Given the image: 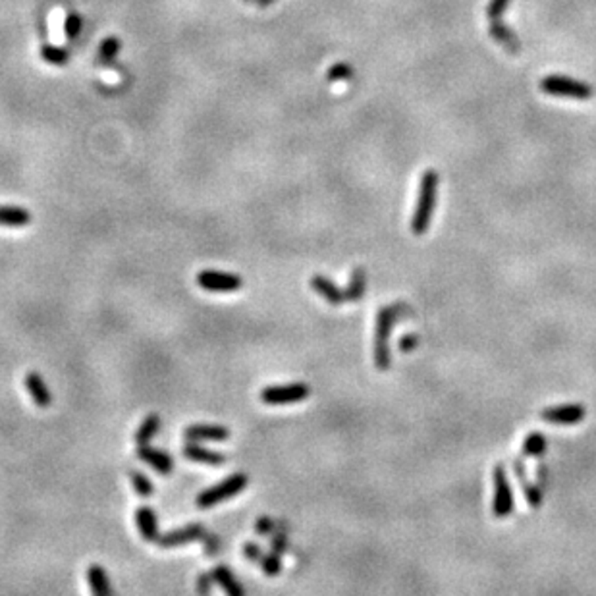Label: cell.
<instances>
[{"mask_svg":"<svg viewBox=\"0 0 596 596\" xmlns=\"http://www.w3.org/2000/svg\"><path fill=\"white\" fill-rule=\"evenodd\" d=\"M438 172L437 170H427L421 178V186H419V199H417L415 210L411 216V234L415 236H423L427 234V230L430 228L432 222V215H434V207H437V197H438Z\"/></svg>","mask_w":596,"mask_h":596,"instance_id":"1","label":"cell"},{"mask_svg":"<svg viewBox=\"0 0 596 596\" xmlns=\"http://www.w3.org/2000/svg\"><path fill=\"white\" fill-rule=\"evenodd\" d=\"M400 305L382 307L376 315L375 344H373V359L378 371H388L392 365V352H390V332L398 320Z\"/></svg>","mask_w":596,"mask_h":596,"instance_id":"2","label":"cell"},{"mask_svg":"<svg viewBox=\"0 0 596 596\" xmlns=\"http://www.w3.org/2000/svg\"><path fill=\"white\" fill-rule=\"evenodd\" d=\"M247 483H249V477H247L245 473H236V475H232V477L224 478L218 485L203 490V493L197 496V506L203 507V510H205V507L216 506V504H220L224 500H228L232 498V496L242 493L243 488L247 486Z\"/></svg>","mask_w":596,"mask_h":596,"instance_id":"3","label":"cell"},{"mask_svg":"<svg viewBox=\"0 0 596 596\" xmlns=\"http://www.w3.org/2000/svg\"><path fill=\"white\" fill-rule=\"evenodd\" d=\"M541 89L554 97H569L577 99V101L592 97V87L589 84H583V81L566 76H546L541 81Z\"/></svg>","mask_w":596,"mask_h":596,"instance_id":"4","label":"cell"},{"mask_svg":"<svg viewBox=\"0 0 596 596\" xmlns=\"http://www.w3.org/2000/svg\"><path fill=\"white\" fill-rule=\"evenodd\" d=\"M493 483H494V500H493V513L502 519L512 515L513 512V493L510 478H507L506 467L498 463L493 471Z\"/></svg>","mask_w":596,"mask_h":596,"instance_id":"5","label":"cell"},{"mask_svg":"<svg viewBox=\"0 0 596 596\" xmlns=\"http://www.w3.org/2000/svg\"><path fill=\"white\" fill-rule=\"evenodd\" d=\"M311 394V388L303 382L286 384V386H269L261 392V402L266 405H286V403L303 402Z\"/></svg>","mask_w":596,"mask_h":596,"instance_id":"6","label":"cell"},{"mask_svg":"<svg viewBox=\"0 0 596 596\" xmlns=\"http://www.w3.org/2000/svg\"><path fill=\"white\" fill-rule=\"evenodd\" d=\"M197 284L205 291H216V293H228L237 291L243 286V280L237 274L220 271H201L197 274Z\"/></svg>","mask_w":596,"mask_h":596,"instance_id":"7","label":"cell"},{"mask_svg":"<svg viewBox=\"0 0 596 596\" xmlns=\"http://www.w3.org/2000/svg\"><path fill=\"white\" fill-rule=\"evenodd\" d=\"M587 417V407L581 403H563L541 411V419L552 424H577Z\"/></svg>","mask_w":596,"mask_h":596,"instance_id":"8","label":"cell"},{"mask_svg":"<svg viewBox=\"0 0 596 596\" xmlns=\"http://www.w3.org/2000/svg\"><path fill=\"white\" fill-rule=\"evenodd\" d=\"M205 534H207V529L203 527V525H188V527L176 529V531H170V533L167 534H160L157 544L162 548L181 546V544H188V542L205 539Z\"/></svg>","mask_w":596,"mask_h":596,"instance_id":"9","label":"cell"},{"mask_svg":"<svg viewBox=\"0 0 596 596\" xmlns=\"http://www.w3.org/2000/svg\"><path fill=\"white\" fill-rule=\"evenodd\" d=\"M311 288L334 307L344 305L347 301L346 290H342L340 286H336L330 278L322 276V274H315L311 278Z\"/></svg>","mask_w":596,"mask_h":596,"instance_id":"10","label":"cell"},{"mask_svg":"<svg viewBox=\"0 0 596 596\" xmlns=\"http://www.w3.org/2000/svg\"><path fill=\"white\" fill-rule=\"evenodd\" d=\"M512 467H513V473H515V477H517V480H519L521 488H523V493H525V498H527L529 506L541 507V504H542L541 486L533 485V483L529 480L527 469H525V463L521 461V458H513Z\"/></svg>","mask_w":596,"mask_h":596,"instance_id":"11","label":"cell"},{"mask_svg":"<svg viewBox=\"0 0 596 596\" xmlns=\"http://www.w3.org/2000/svg\"><path fill=\"white\" fill-rule=\"evenodd\" d=\"M186 438L189 442H199V440H226L230 438V430L222 424H189L186 429Z\"/></svg>","mask_w":596,"mask_h":596,"instance_id":"12","label":"cell"},{"mask_svg":"<svg viewBox=\"0 0 596 596\" xmlns=\"http://www.w3.org/2000/svg\"><path fill=\"white\" fill-rule=\"evenodd\" d=\"M23 384H26V388H28L29 395H31V400H33V403L37 407H50L52 395H50L49 386L45 384V381H43V376L39 375V373H28Z\"/></svg>","mask_w":596,"mask_h":596,"instance_id":"13","label":"cell"},{"mask_svg":"<svg viewBox=\"0 0 596 596\" xmlns=\"http://www.w3.org/2000/svg\"><path fill=\"white\" fill-rule=\"evenodd\" d=\"M137 456L143 459L145 463L151 465L153 469H157L160 475H170V473H172V469H174L172 458H170L168 454H164L162 450H157V448H151V446L143 444V446H139Z\"/></svg>","mask_w":596,"mask_h":596,"instance_id":"14","label":"cell"},{"mask_svg":"<svg viewBox=\"0 0 596 596\" xmlns=\"http://www.w3.org/2000/svg\"><path fill=\"white\" fill-rule=\"evenodd\" d=\"M135 521H137L139 531L143 534V539L147 542H157L159 541V523H157V513L151 507H139L135 512Z\"/></svg>","mask_w":596,"mask_h":596,"instance_id":"15","label":"cell"},{"mask_svg":"<svg viewBox=\"0 0 596 596\" xmlns=\"http://www.w3.org/2000/svg\"><path fill=\"white\" fill-rule=\"evenodd\" d=\"M184 454L186 458L191 459V461H197V463H207V465H222L226 463V456L220 454V451H213L203 448L199 444L189 442L186 448H184Z\"/></svg>","mask_w":596,"mask_h":596,"instance_id":"16","label":"cell"},{"mask_svg":"<svg viewBox=\"0 0 596 596\" xmlns=\"http://www.w3.org/2000/svg\"><path fill=\"white\" fill-rule=\"evenodd\" d=\"M493 39L498 45H502L504 49L510 50V52H519V39L515 37L512 29H507V26H504L500 20H490V28H488Z\"/></svg>","mask_w":596,"mask_h":596,"instance_id":"17","label":"cell"},{"mask_svg":"<svg viewBox=\"0 0 596 596\" xmlns=\"http://www.w3.org/2000/svg\"><path fill=\"white\" fill-rule=\"evenodd\" d=\"M31 213L23 207H8L0 205V226H10V228H21L31 222Z\"/></svg>","mask_w":596,"mask_h":596,"instance_id":"18","label":"cell"},{"mask_svg":"<svg viewBox=\"0 0 596 596\" xmlns=\"http://www.w3.org/2000/svg\"><path fill=\"white\" fill-rule=\"evenodd\" d=\"M87 583H89L91 590H93L95 595H99V596L112 595V587H111V581H108V575H106V571H104L101 566H97V563H93V566H89V569H87Z\"/></svg>","mask_w":596,"mask_h":596,"instance_id":"19","label":"cell"},{"mask_svg":"<svg viewBox=\"0 0 596 596\" xmlns=\"http://www.w3.org/2000/svg\"><path fill=\"white\" fill-rule=\"evenodd\" d=\"M365 290H367V272H365L363 266H357V269L352 271V276H349V282H347V301H354V303L359 301L365 296Z\"/></svg>","mask_w":596,"mask_h":596,"instance_id":"20","label":"cell"},{"mask_svg":"<svg viewBox=\"0 0 596 596\" xmlns=\"http://www.w3.org/2000/svg\"><path fill=\"white\" fill-rule=\"evenodd\" d=\"M213 579H215V581L218 583L222 589L226 590L230 596L243 595V587L237 583L234 573H232L226 566H216V568L213 569Z\"/></svg>","mask_w":596,"mask_h":596,"instance_id":"21","label":"cell"},{"mask_svg":"<svg viewBox=\"0 0 596 596\" xmlns=\"http://www.w3.org/2000/svg\"><path fill=\"white\" fill-rule=\"evenodd\" d=\"M546 437L542 432H531L521 444V454L525 458H542L546 451Z\"/></svg>","mask_w":596,"mask_h":596,"instance_id":"22","label":"cell"},{"mask_svg":"<svg viewBox=\"0 0 596 596\" xmlns=\"http://www.w3.org/2000/svg\"><path fill=\"white\" fill-rule=\"evenodd\" d=\"M160 429V417L157 413H151V415L145 417V421L141 423V427L135 432V444L137 446H143L149 440H153V437L159 432Z\"/></svg>","mask_w":596,"mask_h":596,"instance_id":"23","label":"cell"},{"mask_svg":"<svg viewBox=\"0 0 596 596\" xmlns=\"http://www.w3.org/2000/svg\"><path fill=\"white\" fill-rule=\"evenodd\" d=\"M128 475H130V480H132L133 488H135V493H137L139 496H143V498L153 496V493H154L153 483H151V480H149L143 473L135 471V469H128Z\"/></svg>","mask_w":596,"mask_h":596,"instance_id":"24","label":"cell"},{"mask_svg":"<svg viewBox=\"0 0 596 596\" xmlns=\"http://www.w3.org/2000/svg\"><path fill=\"white\" fill-rule=\"evenodd\" d=\"M261 568L266 575H278L282 571V562H280V556L271 552V554H264L263 560H261Z\"/></svg>","mask_w":596,"mask_h":596,"instance_id":"25","label":"cell"},{"mask_svg":"<svg viewBox=\"0 0 596 596\" xmlns=\"http://www.w3.org/2000/svg\"><path fill=\"white\" fill-rule=\"evenodd\" d=\"M120 50V41L116 39V37H106L103 43H101V58L103 60H106V62H111L114 56L118 55Z\"/></svg>","mask_w":596,"mask_h":596,"instance_id":"26","label":"cell"},{"mask_svg":"<svg viewBox=\"0 0 596 596\" xmlns=\"http://www.w3.org/2000/svg\"><path fill=\"white\" fill-rule=\"evenodd\" d=\"M43 58L50 64H66L68 62V50L55 49V47H45L41 50Z\"/></svg>","mask_w":596,"mask_h":596,"instance_id":"27","label":"cell"},{"mask_svg":"<svg viewBox=\"0 0 596 596\" xmlns=\"http://www.w3.org/2000/svg\"><path fill=\"white\" fill-rule=\"evenodd\" d=\"M271 548V552H274V554L278 556H282L286 552V548H288V536H286L284 525H280L276 533H274V536H272Z\"/></svg>","mask_w":596,"mask_h":596,"instance_id":"28","label":"cell"},{"mask_svg":"<svg viewBox=\"0 0 596 596\" xmlns=\"http://www.w3.org/2000/svg\"><path fill=\"white\" fill-rule=\"evenodd\" d=\"M352 76H354V72L347 64H334L332 68L328 69V81H342V79H349Z\"/></svg>","mask_w":596,"mask_h":596,"instance_id":"29","label":"cell"},{"mask_svg":"<svg viewBox=\"0 0 596 596\" xmlns=\"http://www.w3.org/2000/svg\"><path fill=\"white\" fill-rule=\"evenodd\" d=\"M510 2H512V0H490V2H488V8H486L488 20H500V16L506 12Z\"/></svg>","mask_w":596,"mask_h":596,"instance_id":"30","label":"cell"},{"mask_svg":"<svg viewBox=\"0 0 596 596\" xmlns=\"http://www.w3.org/2000/svg\"><path fill=\"white\" fill-rule=\"evenodd\" d=\"M79 31H81V18L77 14H69L66 18V35H68V39H76Z\"/></svg>","mask_w":596,"mask_h":596,"instance_id":"31","label":"cell"},{"mask_svg":"<svg viewBox=\"0 0 596 596\" xmlns=\"http://www.w3.org/2000/svg\"><path fill=\"white\" fill-rule=\"evenodd\" d=\"M243 554H245V558L247 560H251V562H257L261 563V560H263V548L259 546V544H255V542H247L245 546H243Z\"/></svg>","mask_w":596,"mask_h":596,"instance_id":"32","label":"cell"},{"mask_svg":"<svg viewBox=\"0 0 596 596\" xmlns=\"http://www.w3.org/2000/svg\"><path fill=\"white\" fill-rule=\"evenodd\" d=\"M220 552V539L216 534H205V554L216 556Z\"/></svg>","mask_w":596,"mask_h":596,"instance_id":"33","label":"cell"},{"mask_svg":"<svg viewBox=\"0 0 596 596\" xmlns=\"http://www.w3.org/2000/svg\"><path fill=\"white\" fill-rule=\"evenodd\" d=\"M272 529H274V521H272L271 517H266V515L259 517V521H257V525H255L257 534H261V536H266V534L272 533Z\"/></svg>","mask_w":596,"mask_h":596,"instance_id":"34","label":"cell"},{"mask_svg":"<svg viewBox=\"0 0 596 596\" xmlns=\"http://www.w3.org/2000/svg\"><path fill=\"white\" fill-rule=\"evenodd\" d=\"M213 583H215V579H213V573H201V575H199V579H197V590H199V592H210V587H213Z\"/></svg>","mask_w":596,"mask_h":596,"instance_id":"35","label":"cell"},{"mask_svg":"<svg viewBox=\"0 0 596 596\" xmlns=\"http://www.w3.org/2000/svg\"><path fill=\"white\" fill-rule=\"evenodd\" d=\"M417 342L419 340H417L415 334H407V336H403L402 340H400V349L407 354V352H411V349H415Z\"/></svg>","mask_w":596,"mask_h":596,"instance_id":"36","label":"cell"},{"mask_svg":"<svg viewBox=\"0 0 596 596\" xmlns=\"http://www.w3.org/2000/svg\"><path fill=\"white\" fill-rule=\"evenodd\" d=\"M274 0H257V4H259V8H266L271 6Z\"/></svg>","mask_w":596,"mask_h":596,"instance_id":"37","label":"cell"}]
</instances>
